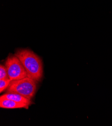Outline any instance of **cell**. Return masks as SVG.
Here are the masks:
<instances>
[{"label":"cell","instance_id":"cell-3","mask_svg":"<svg viewBox=\"0 0 112 126\" xmlns=\"http://www.w3.org/2000/svg\"><path fill=\"white\" fill-rule=\"evenodd\" d=\"M8 77L11 81L27 77V73L20 59L15 55L8 56L6 62Z\"/></svg>","mask_w":112,"mask_h":126},{"label":"cell","instance_id":"cell-2","mask_svg":"<svg viewBox=\"0 0 112 126\" xmlns=\"http://www.w3.org/2000/svg\"><path fill=\"white\" fill-rule=\"evenodd\" d=\"M36 90V81L27 77L21 79L11 81L7 88V93L18 94L31 99L34 96Z\"/></svg>","mask_w":112,"mask_h":126},{"label":"cell","instance_id":"cell-5","mask_svg":"<svg viewBox=\"0 0 112 126\" xmlns=\"http://www.w3.org/2000/svg\"><path fill=\"white\" fill-rule=\"evenodd\" d=\"M1 98H6L10 100H14L18 103H24L29 105V106L31 104V99L25 97L20 94L16 93H7L1 96Z\"/></svg>","mask_w":112,"mask_h":126},{"label":"cell","instance_id":"cell-7","mask_svg":"<svg viewBox=\"0 0 112 126\" xmlns=\"http://www.w3.org/2000/svg\"><path fill=\"white\" fill-rule=\"evenodd\" d=\"M9 78L7 68L5 66L0 65V79H4Z\"/></svg>","mask_w":112,"mask_h":126},{"label":"cell","instance_id":"cell-4","mask_svg":"<svg viewBox=\"0 0 112 126\" xmlns=\"http://www.w3.org/2000/svg\"><path fill=\"white\" fill-rule=\"evenodd\" d=\"M29 105L26 104L18 103L13 100L0 97V107L3 109H14L19 108H28Z\"/></svg>","mask_w":112,"mask_h":126},{"label":"cell","instance_id":"cell-1","mask_svg":"<svg viewBox=\"0 0 112 126\" xmlns=\"http://www.w3.org/2000/svg\"><path fill=\"white\" fill-rule=\"evenodd\" d=\"M15 55L20 59L25 69L27 77L36 82L43 77V64L41 58L29 49H20Z\"/></svg>","mask_w":112,"mask_h":126},{"label":"cell","instance_id":"cell-6","mask_svg":"<svg viewBox=\"0 0 112 126\" xmlns=\"http://www.w3.org/2000/svg\"><path fill=\"white\" fill-rule=\"evenodd\" d=\"M11 80L9 78L0 79V93H2L8 87Z\"/></svg>","mask_w":112,"mask_h":126}]
</instances>
